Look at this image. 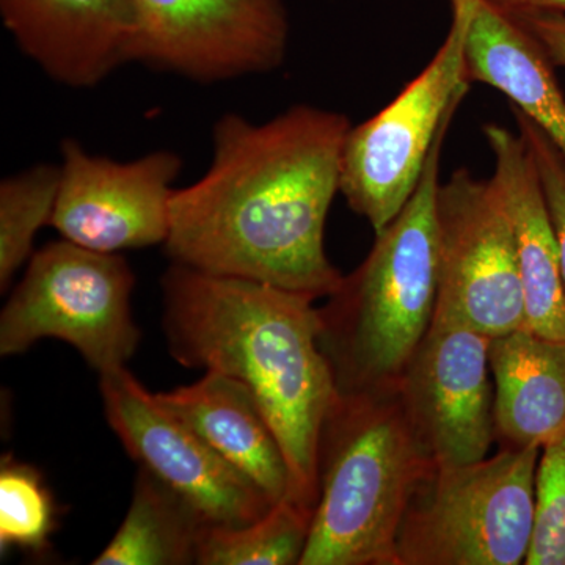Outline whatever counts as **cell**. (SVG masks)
<instances>
[{"instance_id": "obj_1", "label": "cell", "mask_w": 565, "mask_h": 565, "mask_svg": "<svg viewBox=\"0 0 565 565\" xmlns=\"http://www.w3.org/2000/svg\"><path fill=\"white\" fill-rule=\"evenodd\" d=\"M351 128L348 115L310 104L259 125L236 111L221 115L210 169L174 189L169 258L315 300L332 296L344 275L323 236Z\"/></svg>"}, {"instance_id": "obj_2", "label": "cell", "mask_w": 565, "mask_h": 565, "mask_svg": "<svg viewBox=\"0 0 565 565\" xmlns=\"http://www.w3.org/2000/svg\"><path fill=\"white\" fill-rule=\"evenodd\" d=\"M161 282L173 359L250 392L288 463L289 500L315 512L319 444L340 393L319 340L316 300L174 263Z\"/></svg>"}, {"instance_id": "obj_3", "label": "cell", "mask_w": 565, "mask_h": 565, "mask_svg": "<svg viewBox=\"0 0 565 565\" xmlns=\"http://www.w3.org/2000/svg\"><path fill=\"white\" fill-rule=\"evenodd\" d=\"M441 129L418 188L364 262L319 308L321 348L340 393L396 388L433 326L438 292Z\"/></svg>"}, {"instance_id": "obj_4", "label": "cell", "mask_w": 565, "mask_h": 565, "mask_svg": "<svg viewBox=\"0 0 565 565\" xmlns=\"http://www.w3.org/2000/svg\"><path fill=\"white\" fill-rule=\"evenodd\" d=\"M435 471L396 388L338 393L319 444V497L300 565H397L404 516Z\"/></svg>"}, {"instance_id": "obj_5", "label": "cell", "mask_w": 565, "mask_h": 565, "mask_svg": "<svg viewBox=\"0 0 565 565\" xmlns=\"http://www.w3.org/2000/svg\"><path fill=\"white\" fill-rule=\"evenodd\" d=\"M541 448H501L437 470L416 490L397 535V565L525 564Z\"/></svg>"}, {"instance_id": "obj_6", "label": "cell", "mask_w": 565, "mask_h": 565, "mask_svg": "<svg viewBox=\"0 0 565 565\" xmlns=\"http://www.w3.org/2000/svg\"><path fill=\"white\" fill-rule=\"evenodd\" d=\"M136 277L118 253L63 239L33 253L0 315V355H18L44 338L65 341L99 375L125 367L139 348L132 318Z\"/></svg>"}, {"instance_id": "obj_7", "label": "cell", "mask_w": 565, "mask_h": 565, "mask_svg": "<svg viewBox=\"0 0 565 565\" xmlns=\"http://www.w3.org/2000/svg\"><path fill=\"white\" fill-rule=\"evenodd\" d=\"M448 35L433 61L388 106L345 137L341 195L382 232L414 195L438 134L455 118L470 77L467 71L468 0H451Z\"/></svg>"}, {"instance_id": "obj_8", "label": "cell", "mask_w": 565, "mask_h": 565, "mask_svg": "<svg viewBox=\"0 0 565 565\" xmlns=\"http://www.w3.org/2000/svg\"><path fill=\"white\" fill-rule=\"evenodd\" d=\"M438 292L434 318L489 338L526 329L511 218L492 178L459 169L438 189Z\"/></svg>"}, {"instance_id": "obj_9", "label": "cell", "mask_w": 565, "mask_h": 565, "mask_svg": "<svg viewBox=\"0 0 565 565\" xmlns=\"http://www.w3.org/2000/svg\"><path fill=\"white\" fill-rule=\"evenodd\" d=\"M134 62L211 85L274 73L288 57L285 0H132Z\"/></svg>"}, {"instance_id": "obj_10", "label": "cell", "mask_w": 565, "mask_h": 565, "mask_svg": "<svg viewBox=\"0 0 565 565\" xmlns=\"http://www.w3.org/2000/svg\"><path fill=\"white\" fill-rule=\"evenodd\" d=\"M107 423L128 455L207 526H245L275 504L125 367L102 374Z\"/></svg>"}, {"instance_id": "obj_11", "label": "cell", "mask_w": 565, "mask_h": 565, "mask_svg": "<svg viewBox=\"0 0 565 565\" xmlns=\"http://www.w3.org/2000/svg\"><path fill=\"white\" fill-rule=\"evenodd\" d=\"M490 338L434 318L396 390L416 440L437 470L486 459L494 437Z\"/></svg>"}, {"instance_id": "obj_12", "label": "cell", "mask_w": 565, "mask_h": 565, "mask_svg": "<svg viewBox=\"0 0 565 565\" xmlns=\"http://www.w3.org/2000/svg\"><path fill=\"white\" fill-rule=\"evenodd\" d=\"M61 152L51 226L63 239L102 253L166 244L180 154L158 150L117 162L92 154L76 139L63 140Z\"/></svg>"}, {"instance_id": "obj_13", "label": "cell", "mask_w": 565, "mask_h": 565, "mask_svg": "<svg viewBox=\"0 0 565 565\" xmlns=\"http://www.w3.org/2000/svg\"><path fill=\"white\" fill-rule=\"evenodd\" d=\"M0 18L21 54L63 87H98L134 62L132 0H0Z\"/></svg>"}, {"instance_id": "obj_14", "label": "cell", "mask_w": 565, "mask_h": 565, "mask_svg": "<svg viewBox=\"0 0 565 565\" xmlns=\"http://www.w3.org/2000/svg\"><path fill=\"white\" fill-rule=\"evenodd\" d=\"M482 132L493 154L492 180L503 196L514 232L526 329L550 340H565L559 247L533 156L520 134L504 126L490 122Z\"/></svg>"}, {"instance_id": "obj_15", "label": "cell", "mask_w": 565, "mask_h": 565, "mask_svg": "<svg viewBox=\"0 0 565 565\" xmlns=\"http://www.w3.org/2000/svg\"><path fill=\"white\" fill-rule=\"evenodd\" d=\"M468 3V77L503 93L565 158V95L555 63L533 33L492 0Z\"/></svg>"}, {"instance_id": "obj_16", "label": "cell", "mask_w": 565, "mask_h": 565, "mask_svg": "<svg viewBox=\"0 0 565 565\" xmlns=\"http://www.w3.org/2000/svg\"><path fill=\"white\" fill-rule=\"evenodd\" d=\"M156 397L274 503L289 500L291 473L280 444L243 384L206 373L191 385L156 393Z\"/></svg>"}, {"instance_id": "obj_17", "label": "cell", "mask_w": 565, "mask_h": 565, "mask_svg": "<svg viewBox=\"0 0 565 565\" xmlns=\"http://www.w3.org/2000/svg\"><path fill=\"white\" fill-rule=\"evenodd\" d=\"M494 437L501 448H542L565 430V340L527 329L490 338Z\"/></svg>"}, {"instance_id": "obj_18", "label": "cell", "mask_w": 565, "mask_h": 565, "mask_svg": "<svg viewBox=\"0 0 565 565\" xmlns=\"http://www.w3.org/2000/svg\"><path fill=\"white\" fill-rule=\"evenodd\" d=\"M206 523L172 489L140 468L128 515L95 565L196 564Z\"/></svg>"}, {"instance_id": "obj_19", "label": "cell", "mask_w": 565, "mask_h": 565, "mask_svg": "<svg viewBox=\"0 0 565 565\" xmlns=\"http://www.w3.org/2000/svg\"><path fill=\"white\" fill-rule=\"evenodd\" d=\"M313 511L292 500L275 503L245 526H204L196 550L199 565H300Z\"/></svg>"}, {"instance_id": "obj_20", "label": "cell", "mask_w": 565, "mask_h": 565, "mask_svg": "<svg viewBox=\"0 0 565 565\" xmlns=\"http://www.w3.org/2000/svg\"><path fill=\"white\" fill-rule=\"evenodd\" d=\"M61 189V163H36L0 181V288L31 262L36 234L51 225Z\"/></svg>"}, {"instance_id": "obj_21", "label": "cell", "mask_w": 565, "mask_h": 565, "mask_svg": "<svg viewBox=\"0 0 565 565\" xmlns=\"http://www.w3.org/2000/svg\"><path fill=\"white\" fill-rule=\"evenodd\" d=\"M55 530L54 498L32 465L3 456L0 465V550L44 553Z\"/></svg>"}, {"instance_id": "obj_22", "label": "cell", "mask_w": 565, "mask_h": 565, "mask_svg": "<svg viewBox=\"0 0 565 565\" xmlns=\"http://www.w3.org/2000/svg\"><path fill=\"white\" fill-rule=\"evenodd\" d=\"M525 565H565V430L541 448L533 542Z\"/></svg>"}, {"instance_id": "obj_23", "label": "cell", "mask_w": 565, "mask_h": 565, "mask_svg": "<svg viewBox=\"0 0 565 565\" xmlns=\"http://www.w3.org/2000/svg\"><path fill=\"white\" fill-rule=\"evenodd\" d=\"M520 137L525 140L533 156L535 169L544 189L546 206L555 228L559 247L561 274L565 289V158L526 115L511 107Z\"/></svg>"}, {"instance_id": "obj_24", "label": "cell", "mask_w": 565, "mask_h": 565, "mask_svg": "<svg viewBox=\"0 0 565 565\" xmlns=\"http://www.w3.org/2000/svg\"><path fill=\"white\" fill-rule=\"evenodd\" d=\"M509 13V11H508ZM533 33L550 61L565 68V13L555 10H526L511 13Z\"/></svg>"}, {"instance_id": "obj_25", "label": "cell", "mask_w": 565, "mask_h": 565, "mask_svg": "<svg viewBox=\"0 0 565 565\" xmlns=\"http://www.w3.org/2000/svg\"><path fill=\"white\" fill-rule=\"evenodd\" d=\"M492 2L509 13L526 10H555L565 13V0H492Z\"/></svg>"}]
</instances>
